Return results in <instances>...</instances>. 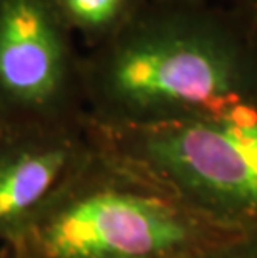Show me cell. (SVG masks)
I'll use <instances>...</instances> for the list:
<instances>
[{
    "label": "cell",
    "mask_w": 257,
    "mask_h": 258,
    "mask_svg": "<svg viewBox=\"0 0 257 258\" xmlns=\"http://www.w3.org/2000/svg\"><path fill=\"white\" fill-rule=\"evenodd\" d=\"M80 82L94 128L147 127L257 98V55L222 5L144 0L80 57Z\"/></svg>",
    "instance_id": "obj_1"
},
{
    "label": "cell",
    "mask_w": 257,
    "mask_h": 258,
    "mask_svg": "<svg viewBox=\"0 0 257 258\" xmlns=\"http://www.w3.org/2000/svg\"><path fill=\"white\" fill-rule=\"evenodd\" d=\"M236 237L94 132L89 153L0 248V258H185Z\"/></svg>",
    "instance_id": "obj_2"
},
{
    "label": "cell",
    "mask_w": 257,
    "mask_h": 258,
    "mask_svg": "<svg viewBox=\"0 0 257 258\" xmlns=\"http://www.w3.org/2000/svg\"><path fill=\"white\" fill-rule=\"evenodd\" d=\"M92 130L207 220L257 233V98L174 122Z\"/></svg>",
    "instance_id": "obj_3"
},
{
    "label": "cell",
    "mask_w": 257,
    "mask_h": 258,
    "mask_svg": "<svg viewBox=\"0 0 257 258\" xmlns=\"http://www.w3.org/2000/svg\"><path fill=\"white\" fill-rule=\"evenodd\" d=\"M67 27L48 0H0V123L85 118Z\"/></svg>",
    "instance_id": "obj_4"
},
{
    "label": "cell",
    "mask_w": 257,
    "mask_h": 258,
    "mask_svg": "<svg viewBox=\"0 0 257 258\" xmlns=\"http://www.w3.org/2000/svg\"><path fill=\"white\" fill-rule=\"evenodd\" d=\"M92 145L87 118L0 123V248L56 194Z\"/></svg>",
    "instance_id": "obj_5"
},
{
    "label": "cell",
    "mask_w": 257,
    "mask_h": 258,
    "mask_svg": "<svg viewBox=\"0 0 257 258\" xmlns=\"http://www.w3.org/2000/svg\"><path fill=\"white\" fill-rule=\"evenodd\" d=\"M144 0H57L65 24L80 30L90 48L111 37Z\"/></svg>",
    "instance_id": "obj_6"
},
{
    "label": "cell",
    "mask_w": 257,
    "mask_h": 258,
    "mask_svg": "<svg viewBox=\"0 0 257 258\" xmlns=\"http://www.w3.org/2000/svg\"><path fill=\"white\" fill-rule=\"evenodd\" d=\"M185 258H257V233L226 240Z\"/></svg>",
    "instance_id": "obj_7"
},
{
    "label": "cell",
    "mask_w": 257,
    "mask_h": 258,
    "mask_svg": "<svg viewBox=\"0 0 257 258\" xmlns=\"http://www.w3.org/2000/svg\"><path fill=\"white\" fill-rule=\"evenodd\" d=\"M222 7L236 22L257 55V0H224Z\"/></svg>",
    "instance_id": "obj_8"
},
{
    "label": "cell",
    "mask_w": 257,
    "mask_h": 258,
    "mask_svg": "<svg viewBox=\"0 0 257 258\" xmlns=\"http://www.w3.org/2000/svg\"><path fill=\"white\" fill-rule=\"evenodd\" d=\"M154 4H167V5H202L211 4V0H149Z\"/></svg>",
    "instance_id": "obj_9"
}]
</instances>
